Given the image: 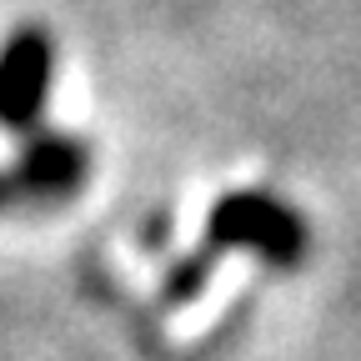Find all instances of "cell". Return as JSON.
<instances>
[{
    "label": "cell",
    "instance_id": "obj_1",
    "mask_svg": "<svg viewBox=\"0 0 361 361\" xmlns=\"http://www.w3.org/2000/svg\"><path fill=\"white\" fill-rule=\"evenodd\" d=\"M221 251H256L261 261L271 266H296L301 251H306V221L276 201L266 191H231L221 196L211 221H206V251H196L191 261H180L171 271V286H166V301H186L206 286L211 266Z\"/></svg>",
    "mask_w": 361,
    "mask_h": 361
},
{
    "label": "cell",
    "instance_id": "obj_2",
    "mask_svg": "<svg viewBox=\"0 0 361 361\" xmlns=\"http://www.w3.org/2000/svg\"><path fill=\"white\" fill-rule=\"evenodd\" d=\"M45 96H51V35L25 25L0 51V126L6 130H35Z\"/></svg>",
    "mask_w": 361,
    "mask_h": 361
},
{
    "label": "cell",
    "instance_id": "obj_3",
    "mask_svg": "<svg viewBox=\"0 0 361 361\" xmlns=\"http://www.w3.org/2000/svg\"><path fill=\"white\" fill-rule=\"evenodd\" d=\"M85 180V146L66 141V135H40L30 151L0 171V206L16 201H61Z\"/></svg>",
    "mask_w": 361,
    "mask_h": 361
}]
</instances>
